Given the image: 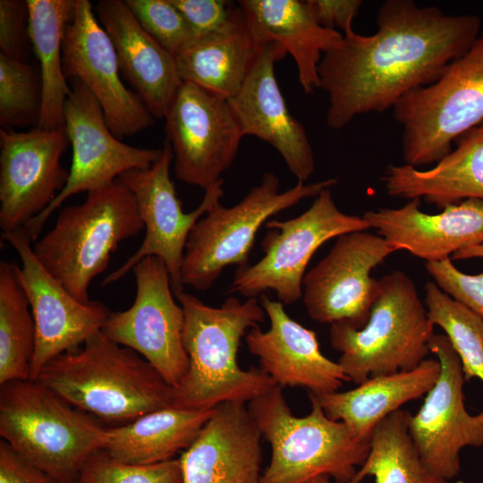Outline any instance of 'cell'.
<instances>
[{"label": "cell", "mask_w": 483, "mask_h": 483, "mask_svg": "<svg viewBox=\"0 0 483 483\" xmlns=\"http://www.w3.org/2000/svg\"><path fill=\"white\" fill-rule=\"evenodd\" d=\"M306 483H333L331 478L326 475L317 476Z\"/></svg>", "instance_id": "43"}, {"label": "cell", "mask_w": 483, "mask_h": 483, "mask_svg": "<svg viewBox=\"0 0 483 483\" xmlns=\"http://www.w3.org/2000/svg\"><path fill=\"white\" fill-rule=\"evenodd\" d=\"M260 304L270 326L252 327L245 335L249 352L257 356L259 369L280 387H306L315 394L337 391L349 381L338 362L320 351L314 331L288 316L284 305L262 294Z\"/></svg>", "instance_id": "21"}, {"label": "cell", "mask_w": 483, "mask_h": 483, "mask_svg": "<svg viewBox=\"0 0 483 483\" xmlns=\"http://www.w3.org/2000/svg\"><path fill=\"white\" fill-rule=\"evenodd\" d=\"M70 144L65 126L29 131L0 130V227L14 231L35 218L65 187L61 157Z\"/></svg>", "instance_id": "18"}, {"label": "cell", "mask_w": 483, "mask_h": 483, "mask_svg": "<svg viewBox=\"0 0 483 483\" xmlns=\"http://www.w3.org/2000/svg\"><path fill=\"white\" fill-rule=\"evenodd\" d=\"M440 369L437 359H426L411 370L372 377L348 391L309 394L330 419L344 423L356 437L370 441L379 422L404 403L427 394Z\"/></svg>", "instance_id": "28"}, {"label": "cell", "mask_w": 483, "mask_h": 483, "mask_svg": "<svg viewBox=\"0 0 483 483\" xmlns=\"http://www.w3.org/2000/svg\"><path fill=\"white\" fill-rule=\"evenodd\" d=\"M425 267L444 292L483 318V271L477 275L462 273L450 258L427 262Z\"/></svg>", "instance_id": "37"}, {"label": "cell", "mask_w": 483, "mask_h": 483, "mask_svg": "<svg viewBox=\"0 0 483 483\" xmlns=\"http://www.w3.org/2000/svg\"><path fill=\"white\" fill-rule=\"evenodd\" d=\"M192 27L198 38L223 27L236 4L225 0H170Z\"/></svg>", "instance_id": "39"}, {"label": "cell", "mask_w": 483, "mask_h": 483, "mask_svg": "<svg viewBox=\"0 0 483 483\" xmlns=\"http://www.w3.org/2000/svg\"><path fill=\"white\" fill-rule=\"evenodd\" d=\"M19 255L16 276L22 287L35 322L36 345L30 380L36 381L43 367L56 356L81 346L101 330L110 311L101 302L75 299L38 260L32 242L22 228L2 233Z\"/></svg>", "instance_id": "17"}, {"label": "cell", "mask_w": 483, "mask_h": 483, "mask_svg": "<svg viewBox=\"0 0 483 483\" xmlns=\"http://www.w3.org/2000/svg\"><path fill=\"white\" fill-rule=\"evenodd\" d=\"M402 127L405 165L439 162L452 144L483 122V32L434 83L405 95L394 106Z\"/></svg>", "instance_id": "9"}, {"label": "cell", "mask_w": 483, "mask_h": 483, "mask_svg": "<svg viewBox=\"0 0 483 483\" xmlns=\"http://www.w3.org/2000/svg\"><path fill=\"white\" fill-rule=\"evenodd\" d=\"M184 312L182 342L189 360L186 376L172 388L171 406L209 411L225 402H250L274 386L259 368L242 369V338L265 321L257 298H227L219 307L203 303L183 289L174 291Z\"/></svg>", "instance_id": "2"}, {"label": "cell", "mask_w": 483, "mask_h": 483, "mask_svg": "<svg viewBox=\"0 0 483 483\" xmlns=\"http://www.w3.org/2000/svg\"><path fill=\"white\" fill-rule=\"evenodd\" d=\"M262 44L237 4L223 27L174 56L178 75L229 100L243 85Z\"/></svg>", "instance_id": "26"}, {"label": "cell", "mask_w": 483, "mask_h": 483, "mask_svg": "<svg viewBox=\"0 0 483 483\" xmlns=\"http://www.w3.org/2000/svg\"><path fill=\"white\" fill-rule=\"evenodd\" d=\"M131 271L136 279L134 302L123 311H110L101 331L139 353L174 388L189 369L182 307L174 300L170 275L159 258L146 257Z\"/></svg>", "instance_id": "12"}, {"label": "cell", "mask_w": 483, "mask_h": 483, "mask_svg": "<svg viewBox=\"0 0 483 483\" xmlns=\"http://www.w3.org/2000/svg\"><path fill=\"white\" fill-rule=\"evenodd\" d=\"M261 242L264 256L253 265L237 267L228 293L256 298L274 291L284 305L302 298V281L316 250L328 240L369 228L362 216L347 215L335 203L330 188L322 190L312 205L287 220H268Z\"/></svg>", "instance_id": "10"}, {"label": "cell", "mask_w": 483, "mask_h": 483, "mask_svg": "<svg viewBox=\"0 0 483 483\" xmlns=\"http://www.w3.org/2000/svg\"><path fill=\"white\" fill-rule=\"evenodd\" d=\"M483 258V244L461 250L452 255V259Z\"/></svg>", "instance_id": "42"}, {"label": "cell", "mask_w": 483, "mask_h": 483, "mask_svg": "<svg viewBox=\"0 0 483 483\" xmlns=\"http://www.w3.org/2000/svg\"><path fill=\"white\" fill-rule=\"evenodd\" d=\"M39 71L0 55V125L13 130L38 124L42 107Z\"/></svg>", "instance_id": "34"}, {"label": "cell", "mask_w": 483, "mask_h": 483, "mask_svg": "<svg viewBox=\"0 0 483 483\" xmlns=\"http://www.w3.org/2000/svg\"><path fill=\"white\" fill-rule=\"evenodd\" d=\"M242 402H225L180 457L183 483H261L262 435Z\"/></svg>", "instance_id": "22"}, {"label": "cell", "mask_w": 483, "mask_h": 483, "mask_svg": "<svg viewBox=\"0 0 483 483\" xmlns=\"http://www.w3.org/2000/svg\"><path fill=\"white\" fill-rule=\"evenodd\" d=\"M212 410L165 407L106 430L103 451L129 464H152L175 458L194 442Z\"/></svg>", "instance_id": "29"}, {"label": "cell", "mask_w": 483, "mask_h": 483, "mask_svg": "<svg viewBox=\"0 0 483 483\" xmlns=\"http://www.w3.org/2000/svg\"><path fill=\"white\" fill-rule=\"evenodd\" d=\"M238 5L260 43L275 41L292 56L303 91L318 89L321 58L342 42L343 33L320 26L306 1L242 0Z\"/></svg>", "instance_id": "27"}, {"label": "cell", "mask_w": 483, "mask_h": 483, "mask_svg": "<svg viewBox=\"0 0 483 483\" xmlns=\"http://www.w3.org/2000/svg\"><path fill=\"white\" fill-rule=\"evenodd\" d=\"M143 28L161 47L176 55L198 38L170 0H124Z\"/></svg>", "instance_id": "35"}, {"label": "cell", "mask_w": 483, "mask_h": 483, "mask_svg": "<svg viewBox=\"0 0 483 483\" xmlns=\"http://www.w3.org/2000/svg\"><path fill=\"white\" fill-rule=\"evenodd\" d=\"M425 305L457 353L465 380L483 381V318L444 292L435 282L425 285ZM483 418V411L479 413Z\"/></svg>", "instance_id": "33"}, {"label": "cell", "mask_w": 483, "mask_h": 483, "mask_svg": "<svg viewBox=\"0 0 483 483\" xmlns=\"http://www.w3.org/2000/svg\"><path fill=\"white\" fill-rule=\"evenodd\" d=\"M394 251L386 239L365 231L338 236L326 256L304 275L302 301L309 318L362 328L378 289L370 273Z\"/></svg>", "instance_id": "15"}, {"label": "cell", "mask_w": 483, "mask_h": 483, "mask_svg": "<svg viewBox=\"0 0 483 483\" xmlns=\"http://www.w3.org/2000/svg\"><path fill=\"white\" fill-rule=\"evenodd\" d=\"M30 45V10L27 0H1L0 55L27 63Z\"/></svg>", "instance_id": "38"}, {"label": "cell", "mask_w": 483, "mask_h": 483, "mask_svg": "<svg viewBox=\"0 0 483 483\" xmlns=\"http://www.w3.org/2000/svg\"><path fill=\"white\" fill-rule=\"evenodd\" d=\"M36 381L73 407L107 420L128 423L171 406L173 387L157 370L101 330L52 359Z\"/></svg>", "instance_id": "3"}, {"label": "cell", "mask_w": 483, "mask_h": 483, "mask_svg": "<svg viewBox=\"0 0 483 483\" xmlns=\"http://www.w3.org/2000/svg\"><path fill=\"white\" fill-rule=\"evenodd\" d=\"M456 148L428 170L388 165L381 181L394 198L423 199L437 208L462 199H483V122L454 141Z\"/></svg>", "instance_id": "25"}, {"label": "cell", "mask_w": 483, "mask_h": 483, "mask_svg": "<svg viewBox=\"0 0 483 483\" xmlns=\"http://www.w3.org/2000/svg\"><path fill=\"white\" fill-rule=\"evenodd\" d=\"M0 483H60L0 441Z\"/></svg>", "instance_id": "41"}, {"label": "cell", "mask_w": 483, "mask_h": 483, "mask_svg": "<svg viewBox=\"0 0 483 483\" xmlns=\"http://www.w3.org/2000/svg\"><path fill=\"white\" fill-rule=\"evenodd\" d=\"M419 203L413 199L400 208L369 210L362 217L396 250H407L427 262L483 244V199L469 198L436 215L420 211Z\"/></svg>", "instance_id": "23"}, {"label": "cell", "mask_w": 483, "mask_h": 483, "mask_svg": "<svg viewBox=\"0 0 483 483\" xmlns=\"http://www.w3.org/2000/svg\"><path fill=\"white\" fill-rule=\"evenodd\" d=\"M434 325L415 284L395 270L378 280L367 324L357 329L347 322L330 327L331 346L341 353L338 364L349 381L409 371L430 352Z\"/></svg>", "instance_id": "7"}, {"label": "cell", "mask_w": 483, "mask_h": 483, "mask_svg": "<svg viewBox=\"0 0 483 483\" xmlns=\"http://www.w3.org/2000/svg\"><path fill=\"white\" fill-rule=\"evenodd\" d=\"M309 397L311 410L304 417L293 415L279 386L248 402L272 449L261 483H306L320 475L349 483L356 467L365 462L370 441L356 437L344 423L330 419L317 400Z\"/></svg>", "instance_id": "5"}, {"label": "cell", "mask_w": 483, "mask_h": 483, "mask_svg": "<svg viewBox=\"0 0 483 483\" xmlns=\"http://www.w3.org/2000/svg\"><path fill=\"white\" fill-rule=\"evenodd\" d=\"M336 182V178L309 184L298 182L281 192L278 176L266 173L259 184L233 207L225 208L217 201L190 232L181 267V284L206 292L225 267L250 265L257 233L265 222Z\"/></svg>", "instance_id": "8"}, {"label": "cell", "mask_w": 483, "mask_h": 483, "mask_svg": "<svg viewBox=\"0 0 483 483\" xmlns=\"http://www.w3.org/2000/svg\"><path fill=\"white\" fill-rule=\"evenodd\" d=\"M317 22L328 30H343V35L353 31L352 21L362 4L360 0H307Z\"/></svg>", "instance_id": "40"}, {"label": "cell", "mask_w": 483, "mask_h": 483, "mask_svg": "<svg viewBox=\"0 0 483 483\" xmlns=\"http://www.w3.org/2000/svg\"><path fill=\"white\" fill-rule=\"evenodd\" d=\"M275 41L262 44L239 92L229 104L244 136L270 144L299 182L315 171L312 147L303 124L289 111L279 88L275 64L286 55Z\"/></svg>", "instance_id": "20"}, {"label": "cell", "mask_w": 483, "mask_h": 483, "mask_svg": "<svg viewBox=\"0 0 483 483\" xmlns=\"http://www.w3.org/2000/svg\"><path fill=\"white\" fill-rule=\"evenodd\" d=\"M144 228L134 196L116 180L66 206L32 250L42 266L78 301H90L92 280L104 272L119 244Z\"/></svg>", "instance_id": "6"}, {"label": "cell", "mask_w": 483, "mask_h": 483, "mask_svg": "<svg viewBox=\"0 0 483 483\" xmlns=\"http://www.w3.org/2000/svg\"><path fill=\"white\" fill-rule=\"evenodd\" d=\"M94 12L111 38L122 75L154 118L164 119L182 82L175 57L140 25L123 0H100Z\"/></svg>", "instance_id": "24"}, {"label": "cell", "mask_w": 483, "mask_h": 483, "mask_svg": "<svg viewBox=\"0 0 483 483\" xmlns=\"http://www.w3.org/2000/svg\"><path fill=\"white\" fill-rule=\"evenodd\" d=\"M429 351L440 362V375L418 412L409 415L408 429L425 466L450 481L460 472L461 450L483 446V418L465 408L462 363L448 337L434 335Z\"/></svg>", "instance_id": "16"}, {"label": "cell", "mask_w": 483, "mask_h": 483, "mask_svg": "<svg viewBox=\"0 0 483 483\" xmlns=\"http://www.w3.org/2000/svg\"><path fill=\"white\" fill-rule=\"evenodd\" d=\"M76 0H27L30 37L39 63L42 107L36 127L54 130L64 126V106L71 92L63 69V41L72 19Z\"/></svg>", "instance_id": "30"}, {"label": "cell", "mask_w": 483, "mask_h": 483, "mask_svg": "<svg viewBox=\"0 0 483 483\" xmlns=\"http://www.w3.org/2000/svg\"><path fill=\"white\" fill-rule=\"evenodd\" d=\"M371 36L354 31L326 52L319 88L328 97L326 122L340 130L356 116L394 108L408 93L437 80L478 38L475 15H449L412 0H386Z\"/></svg>", "instance_id": "1"}, {"label": "cell", "mask_w": 483, "mask_h": 483, "mask_svg": "<svg viewBox=\"0 0 483 483\" xmlns=\"http://www.w3.org/2000/svg\"><path fill=\"white\" fill-rule=\"evenodd\" d=\"M80 476L87 483H183L180 458L129 464L110 458L103 451L90 457Z\"/></svg>", "instance_id": "36"}, {"label": "cell", "mask_w": 483, "mask_h": 483, "mask_svg": "<svg viewBox=\"0 0 483 483\" xmlns=\"http://www.w3.org/2000/svg\"><path fill=\"white\" fill-rule=\"evenodd\" d=\"M409 415L400 409L376 426L369 454L349 483H450L421 461L409 433Z\"/></svg>", "instance_id": "31"}, {"label": "cell", "mask_w": 483, "mask_h": 483, "mask_svg": "<svg viewBox=\"0 0 483 483\" xmlns=\"http://www.w3.org/2000/svg\"><path fill=\"white\" fill-rule=\"evenodd\" d=\"M164 119L176 178L204 191L221 180L244 137L228 99L182 81Z\"/></svg>", "instance_id": "14"}, {"label": "cell", "mask_w": 483, "mask_h": 483, "mask_svg": "<svg viewBox=\"0 0 483 483\" xmlns=\"http://www.w3.org/2000/svg\"><path fill=\"white\" fill-rule=\"evenodd\" d=\"M63 69L66 79L79 80L94 95L118 139L135 135L155 123L138 94L122 81L114 44L88 0L75 1L72 19L65 28Z\"/></svg>", "instance_id": "19"}, {"label": "cell", "mask_w": 483, "mask_h": 483, "mask_svg": "<svg viewBox=\"0 0 483 483\" xmlns=\"http://www.w3.org/2000/svg\"><path fill=\"white\" fill-rule=\"evenodd\" d=\"M77 483H87V482L84 480V479L81 476H80V479L77 481Z\"/></svg>", "instance_id": "44"}, {"label": "cell", "mask_w": 483, "mask_h": 483, "mask_svg": "<svg viewBox=\"0 0 483 483\" xmlns=\"http://www.w3.org/2000/svg\"><path fill=\"white\" fill-rule=\"evenodd\" d=\"M173 150L165 141L160 158L147 169H135L123 174L117 180L134 196L146 230L142 243L119 267L103 280L111 284L132 270L146 257H157L165 265L171 277L173 292L183 289L181 284V267L188 236L194 225L223 197L224 180L207 191L199 207L190 213L182 210L170 166Z\"/></svg>", "instance_id": "13"}, {"label": "cell", "mask_w": 483, "mask_h": 483, "mask_svg": "<svg viewBox=\"0 0 483 483\" xmlns=\"http://www.w3.org/2000/svg\"><path fill=\"white\" fill-rule=\"evenodd\" d=\"M71 81L64 106V126L72 149L69 177L46 210L24 225L32 242L49 216L71 196L106 187L128 171L149 168L162 155V148H137L121 141L109 129L89 89L79 80Z\"/></svg>", "instance_id": "11"}, {"label": "cell", "mask_w": 483, "mask_h": 483, "mask_svg": "<svg viewBox=\"0 0 483 483\" xmlns=\"http://www.w3.org/2000/svg\"><path fill=\"white\" fill-rule=\"evenodd\" d=\"M106 430L38 381L0 385L2 440L60 483H77Z\"/></svg>", "instance_id": "4"}, {"label": "cell", "mask_w": 483, "mask_h": 483, "mask_svg": "<svg viewBox=\"0 0 483 483\" xmlns=\"http://www.w3.org/2000/svg\"><path fill=\"white\" fill-rule=\"evenodd\" d=\"M36 329L16 264L0 262V385L30 380Z\"/></svg>", "instance_id": "32"}]
</instances>
